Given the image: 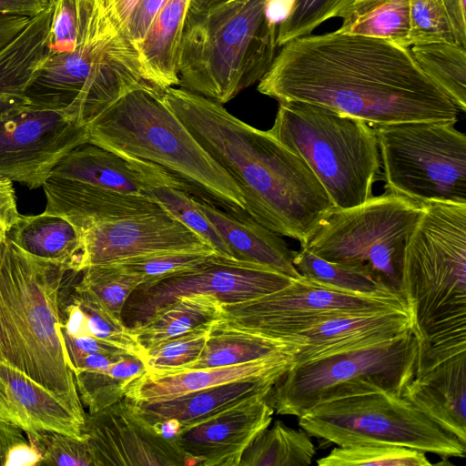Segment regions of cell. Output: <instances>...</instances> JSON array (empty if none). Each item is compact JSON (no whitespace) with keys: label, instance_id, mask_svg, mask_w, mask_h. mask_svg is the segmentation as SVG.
Here are the masks:
<instances>
[{"label":"cell","instance_id":"1","mask_svg":"<svg viewBox=\"0 0 466 466\" xmlns=\"http://www.w3.org/2000/svg\"><path fill=\"white\" fill-rule=\"evenodd\" d=\"M258 90L279 102L322 106L371 127L457 121L461 112L410 48L337 30L282 46Z\"/></svg>","mask_w":466,"mask_h":466},{"label":"cell","instance_id":"2","mask_svg":"<svg viewBox=\"0 0 466 466\" xmlns=\"http://www.w3.org/2000/svg\"><path fill=\"white\" fill-rule=\"evenodd\" d=\"M165 103L240 189L257 222L304 245L335 208L306 162L268 131L231 115L223 104L181 87Z\"/></svg>","mask_w":466,"mask_h":466},{"label":"cell","instance_id":"3","mask_svg":"<svg viewBox=\"0 0 466 466\" xmlns=\"http://www.w3.org/2000/svg\"><path fill=\"white\" fill-rule=\"evenodd\" d=\"M143 82L86 125L87 142L169 175L193 198L228 212L246 211L243 195L164 101Z\"/></svg>","mask_w":466,"mask_h":466},{"label":"cell","instance_id":"4","mask_svg":"<svg viewBox=\"0 0 466 466\" xmlns=\"http://www.w3.org/2000/svg\"><path fill=\"white\" fill-rule=\"evenodd\" d=\"M80 272L6 240L0 265V361L60 394L78 395L60 336V297Z\"/></svg>","mask_w":466,"mask_h":466},{"label":"cell","instance_id":"5","mask_svg":"<svg viewBox=\"0 0 466 466\" xmlns=\"http://www.w3.org/2000/svg\"><path fill=\"white\" fill-rule=\"evenodd\" d=\"M268 0H220L189 6L178 60V86L225 104L258 83L277 56Z\"/></svg>","mask_w":466,"mask_h":466},{"label":"cell","instance_id":"6","mask_svg":"<svg viewBox=\"0 0 466 466\" xmlns=\"http://www.w3.org/2000/svg\"><path fill=\"white\" fill-rule=\"evenodd\" d=\"M267 131L306 162L335 208L373 197L380 158L374 130L366 122L322 106L286 101L279 102Z\"/></svg>","mask_w":466,"mask_h":466},{"label":"cell","instance_id":"7","mask_svg":"<svg viewBox=\"0 0 466 466\" xmlns=\"http://www.w3.org/2000/svg\"><path fill=\"white\" fill-rule=\"evenodd\" d=\"M145 81L138 51L126 30L93 23L74 50L48 55L25 98L26 105L62 112L86 126Z\"/></svg>","mask_w":466,"mask_h":466},{"label":"cell","instance_id":"8","mask_svg":"<svg viewBox=\"0 0 466 466\" xmlns=\"http://www.w3.org/2000/svg\"><path fill=\"white\" fill-rule=\"evenodd\" d=\"M410 330L392 340L293 365L268 399L278 414L299 417L316 406L372 393L401 395L418 367Z\"/></svg>","mask_w":466,"mask_h":466},{"label":"cell","instance_id":"9","mask_svg":"<svg viewBox=\"0 0 466 466\" xmlns=\"http://www.w3.org/2000/svg\"><path fill=\"white\" fill-rule=\"evenodd\" d=\"M420 211V203L389 192L353 208H334L301 248L364 270L403 298L404 250Z\"/></svg>","mask_w":466,"mask_h":466},{"label":"cell","instance_id":"10","mask_svg":"<svg viewBox=\"0 0 466 466\" xmlns=\"http://www.w3.org/2000/svg\"><path fill=\"white\" fill-rule=\"evenodd\" d=\"M453 120L372 127L387 192L418 203L466 204V137Z\"/></svg>","mask_w":466,"mask_h":466},{"label":"cell","instance_id":"11","mask_svg":"<svg viewBox=\"0 0 466 466\" xmlns=\"http://www.w3.org/2000/svg\"><path fill=\"white\" fill-rule=\"evenodd\" d=\"M310 436L336 446L387 444L442 459L464 458L466 444L401 395L372 393L321 403L299 417Z\"/></svg>","mask_w":466,"mask_h":466},{"label":"cell","instance_id":"12","mask_svg":"<svg viewBox=\"0 0 466 466\" xmlns=\"http://www.w3.org/2000/svg\"><path fill=\"white\" fill-rule=\"evenodd\" d=\"M398 309L409 310L400 296L356 294L301 276L262 297L223 304L214 324L287 342L291 335L334 316Z\"/></svg>","mask_w":466,"mask_h":466},{"label":"cell","instance_id":"13","mask_svg":"<svg viewBox=\"0 0 466 466\" xmlns=\"http://www.w3.org/2000/svg\"><path fill=\"white\" fill-rule=\"evenodd\" d=\"M292 279L272 268L214 253L195 268L140 284L126 301L121 319L130 329L181 297L212 295L223 304H234L277 291Z\"/></svg>","mask_w":466,"mask_h":466},{"label":"cell","instance_id":"14","mask_svg":"<svg viewBox=\"0 0 466 466\" xmlns=\"http://www.w3.org/2000/svg\"><path fill=\"white\" fill-rule=\"evenodd\" d=\"M87 142L86 126L29 105L0 116V178L42 187L57 162Z\"/></svg>","mask_w":466,"mask_h":466},{"label":"cell","instance_id":"15","mask_svg":"<svg viewBox=\"0 0 466 466\" xmlns=\"http://www.w3.org/2000/svg\"><path fill=\"white\" fill-rule=\"evenodd\" d=\"M94 466H187L172 439L166 438L124 398L96 413H86L83 431Z\"/></svg>","mask_w":466,"mask_h":466},{"label":"cell","instance_id":"16","mask_svg":"<svg viewBox=\"0 0 466 466\" xmlns=\"http://www.w3.org/2000/svg\"><path fill=\"white\" fill-rule=\"evenodd\" d=\"M80 235L84 248L82 270L92 265L157 253L214 251L166 210L96 224Z\"/></svg>","mask_w":466,"mask_h":466},{"label":"cell","instance_id":"17","mask_svg":"<svg viewBox=\"0 0 466 466\" xmlns=\"http://www.w3.org/2000/svg\"><path fill=\"white\" fill-rule=\"evenodd\" d=\"M274 412L268 395L256 396L179 432L173 440L189 465L239 466L248 447L269 427Z\"/></svg>","mask_w":466,"mask_h":466},{"label":"cell","instance_id":"18","mask_svg":"<svg viewBox=\"0 0 466 466\" xmlns=\"http://www.w3.org/2000/svg\"><path fill=\"white\" fill-rule=\"evenodd\" d=\"M0 418L25 432L49 431L85 439L79 395L47 390L20 370L0 361Z\"/></svg>","mask_w":466,"mask_h":466},{"label":"cell","instance_id":"19","mask_svg":"<svg viewBox=\"0 0 466 466\" xmlns=\"http://www.w3.org/2000/svg\"><path fill=\"white\" fill-rule=\"evenodd\" d=\"M412 329L409 310L349 313L315 323L287 339L299 365L400 338Z\"/></svg>","mask_w":466,"mask_h":466},{"label":"cell","instance_id":"20","mask_svg":"<svg viewBox=\"0 0 466 466\" xmlns=\"http://www.w3.org/2000/svg\"><path fill=\"white\" fill-rule=\"evenodd\" d=\"M279 378H257L187 392L173 399L136 402L141 416L167 439L256 396L268 395Z\"/></svg>","mask_w":466,"mask_h":466},{"label":"cell","instance_id":"21","mask_svg":"<svg viewBox=\"0 0 466 466\" xmlns=\"http://www.w3.org/2000/svg\"><path fill=\"white\" fill-rule=\"evenodd\" d=\"M44 212L69 221L80 233L102 222L164 210L152 198L49 176L42 186Z\"/></svg>","mask_w":466,"mask_h":466},{"label":"cell","instance_id":"22","mask_svg":"<svg viewBox=\"0 0 466 466\" xmlns=\"http://www.w3.org/2000/svg\"><path fill=\"white\" fill-rule=\"evenodd\" d=\"M297 347L238 365L185 370L163 376L142 374L127 389L135 402H154L241 380L280 378L294 364Z\"/></svg>","mask_w":466,"mask_h":466},{"label":"cell","instance_id":"23","mask_svg":"<svg viewBox=\"0 0 466 466\" xmlns=\"http://www.w3.org/2000/svg\"><path fill=\"white\" fill-rule=\"evenodd\" d=\"M402 396L466 444V351L417 373Z\"/></svg>","mask_w":466,"mask_h":466},{"label":"cell","instance_id":"24","mask_svg":"<svg viewBox=\"0 0 466 466\" xmlns=\"http://www.w3.org/2000/svg\"><path fill=\"white\" fill-rule=\"evenodd\" d=\"M193 198L223 238L233 258L272 268L293 279L301 277L292 262L293 250L277 233L246 211L228 212Z\"/></svg>","mask_w":466,"mask_h":466},{"label":"cell","instance_id":"25","mask_svg":"<svg viewBox=\"0 0 466 466\" xmlns=\"http://www.w3.org/2000/svg\"><path fill=\"white\" fill-rule=\"evenodd\" d=\"M191 0H166L137 47L143 78L165 90L178 86V60Z\"/></svg>","mask_w":466,"mask_h":466},{"label":"cell","instance_id":"26","mask_svg":"<svg viewBox=\"0 0 466 466\" xmlns=\"http://www.w3.org/2000/svg\"><path fill=\"white\" fill-rule=\"evenodd\" d=\"M49 176L147 196L145 175L135 162L89 142L76 147L65 155Z\"/></svg>","mask_w":466,"mask_h":466},{"label":"cell","instance_id":"27","mask_svg":"<svg viewBox=\"0 0 466 466\" xmlns=\"http://www.w3.org/2000/svg\"><path fill=\"white\" fill-rule=\"evenodd\" d=\"M53 6L54 0L0 49V97L25 101L27 88L48 56Z\"/></svg>","mask_w":466,"mask_h":466},{"label":"cell","instance_id":"28","mask_svg":"<svg viewBox=\"0 0 466 466\" xmlns=\"http://www.w3.org/2000/svg\"><path fill=\"white\" fill-rule=\"evenodd\" d=\"M7 239L24 251L76 270H82L83 241L78 230L66 218L43 212L20 214Z\"/></svg>","mask_w":466,"mask_h":466},{"label":"cell","instance_id":"29","mask_svg":"<svg viewBox=\"0 0 466 466\" xmlns=\"http://www.w3.org/2000/svg\"><path fill=\"white\" fill-rule=\"evenodd\" d=\"M76 279L64 288L60 297V329L73 337H93L145 360L139 345L122 319L114 316L89 295L74 289Z\"/></svg>","mask_w":466,"mask_h":466},{"label":"cell","instance_id":"30","mask_svg":"<svg viewBox=\"0 0 466 466\" xmlns=\"http://www.w3.org/2000/svg\"><path fill=\"white\" fill-rule=\"evenodd\" d=\"M222 306L223 303L212 295L181 297L129 330L147 351L162 341L211 326L219 319Z\"/></svg>","mask_w":466,"mask_h":466},{"label":"cell","instance_id":"31","mask_svg":"<svg viewBox=\"0 0 466 466\" xmlns=\"http://www.w3.org/2000/svg\"><path fill=\"white\" fill-rule=\"evenodd\" d=\"M338 32L384 39L409 46L410 0H353L338 15Z\"/></svg>","mask_w":466,"mask_h":466},{"label":"cell","instance_id":"32","mask_svg":"<svg viewBox=\"0 0 466 466\" xmlns=\"http://www.w3.org/2000/svg\"><path fill=\"white\" fill-rule=\"evenodd\" d=\"M297 347L283 340L212 323L199 358L185 370L238 365Z\"/></svg>","mask_w":466,"mask_h":466},{"label":"cell","instance_id":"33","mask_svg":"<svg viewBox=\"0 0 466 466\" xmlns=\"http://www.w3.org/2000/svg\"><path fill=\"white\" fill-rule=\"evenodd\" d=\"M316 454L310 435L276 420L245 451L239 466H309Z\"/></svg>","mask_w":466,"mask_h":466},{"label":"cell","instance_id":"34","mask_svg":"<svg viewBox=\"0 0 466 466\" xmlns=\"http://www.w3.org/2000/svg\"><path fill=\"white\" fill-rule=\"evenodd\" d=\"M145 372L144 360L129 355L105 368L75 371L74 378L80 400L92 414L124 399L127 386Z\"/></svg>","mask_w":466,"mask_h":466},{"label":"cell","instance_id":"35","mask_svg":"<svg viewBox=\"0 0 466 466\" xmlns=\"http://www.w3.org/2000/svg\"><path fill=\"white\" fill-rule=\"evenodd\" d=\"M420 67L457 105L466 109V46L431 43L410 47Z\"/></svg>","mask_w":466,"mask_h":466},{"label":"cell","instance_id":"36","mask_svg":"<svg viewBox=\"0 0 466 466\" xmlns=\"http://www.w3.org/2000/svg\"><path fill=\"white\" fill-rule=\"evenodd\" d=\"M292 262L301 276L345 291L369 296L401 297L371 274L325 260L303 248L299 251H293Z\"/></svg>","mask_w":466,"mask_h":466},{"label":"cell","instance_id":"37","mask_svg":"<svg viewBox=\"0 0 466 466\" xmlns=\"http://www.w3.org/2000/svg\"><path fill=\"white\" fill-rule=\"evenodd\" d=\"M74 289L98 301L121 319L124 305L144 279L116 263L92 265L81 270Z\"/></svg>","mask_w":466,"mask_h":466},{"label":"cell","instance_id":"38","mask_svg":"<svg viewBox=\"0 0 466 466\" xmlns=\"http://www.w3.org/2000/svg\"><path fill=\"white\" fill-rule=\"evenodd\" d=\"M319 466H430L426 452L403 446L354 444L337 446L317 461Z\"/></svg>","mask_w":466,"mask_h":466},{"label":"cell","instance_id":"39","mask_svg":"<svg viewBox=\"0 0 466 466\" xmlns=\"http://www.w3.org/2000/svg\"><path fill=\"white\" fill-rule=\"evenodd\" d=\"M209 327L162 341L147 350L144 360L146 374L163 376L181 372L201 355Z\"/></svg>","mask_w":466,"mask_h":466},{"label":"cell","instance_id":"40","mask_svg":"<svg viewBox=\"0 0 466 466\" xmlns=\"http://www.w3.org/2000/svg\"><path fill=\"white\" fill-rule=\"evenodd\" d=\"M409 46L431 43L463 44L451 23L443 0H410Z\"/></svg>","mask_w":466,"mask_h":466},{"label":"cell","instance_id":"41","mask_svg":"<svg viewBox=\"0 0 466 466\" xmlns=\"http://www.w3.org/2000/svg\"><path fill=\"white\" fill-rule=\"evenodd\" d=\"M353 0H290L287 16L277 29V45L280 48L298 37L311 35L321 24L334 17Z\"/></svg>","mask_w":466,"mask_h":466},{"label":"cell","instance_id":"42","mask_svg":"<svg viewBox=\"0 0 466 466\" xmlns=\"http://www.w3.org/2000/svg\"><path fill=\"white\" fill-rule=\"evenodd\" d=\"M25 433L40 457L38 466H94L85 439L49 431Z\"/></svg>","mask_w":466,"mask_h":466},{"label":"cell","instance_id":"43","mask_svg":"<svg viewBox=\"0 0 466 466\" xmlns=\"http://www.w3.org/2000/svg\"><path fill=\"white\" fill-rule=\"evenodd\" d=\"M214 253V251L164 252L116 263L137 273L144 279V282H148L195 268L205 262Z\"/></svg>","mask_w":466,"mask_h":466},{"label":"cell","instance_id":"44","mask_svg":"<svg viewBox=\"0 0 466 466\" xmlns=\"http://www.w3.org/2000/svg\"><path fill=\"white\" fill-rule=\"evenodd\" d=\"M40 457L16 425L0 418V466L37 465Z\"/></svg>","mask_w":466,"mask_h":466},{"label":"cell","instance_id":"45","mask_svg":"<svg viewBox=\"0 0 466 466\" xmlns=\"http://www.w3.org/2000/svg\"><path fill=\"white\" fill-rule=\"evenodd\" d=\"M165 2L166 0L137 1L126 26L127 34L137 49L145 38V35L156 15Z\"/></svg>","mask_w":466,"mask_h":466},{"label":"cell","instance_id":"46","mask_svg":"<svg viewBox=\"0 0 466 466\" xmlns=\"http://www.w3.org/2000/svg\"><path fill=\"white\" fill-rule=\"evenodd\" d=\"M15 190L13 182L0 178V236L7 238V233L18 219Z\"/></svg>","mask_w":466,"mask_h":466},{"label":"cell","instance_id":"47","mask_svg":"<svg viewBox=\"0 0 466 466\" xmlns=\"http://www.w3.org/2000/svg\"><path fill=\"white\" fill-rule=\"evenodd\" d=\"M53 0H0V15L34 17L43 12Z\"/></svg>","mask_w":466,"mask_h":466},{"label":"cell","instance_id":"48","mask_svg":"<svg viewBox=\"0 0 466 466\" xmlns=\"http://www.w3.org/2000/svg\"><path fill=\"white\" fill-rule=\"evenodd\" d=\"M130 354L111 355L103 353H93L81 356L69 363L73 373L77 370L105 368L120 360H123Z\"/></svg>","mask_w":466,"mask_h":466},{"label":"cell","instance_id":"49","mask_svg":"<svg viewBox=\"0 0 466 466\" xmlns=\"http://www.w3.org/2000/svg\"><path fill=\"white\" fill-rule=\"evenodd\" d=\"M460 40L466 45V0H443Z\"/></svg>","mask_w":466,"mask_h":466},{"label":"cell","instance_id":"50","mask_svg":"<svg viewBox=\"0 0 466 466\" xmlns=\"http://www.w3.org/2000/svg\"><path fill=\"white\" fill-rule=\"evenodd\" d=\"M30 17L0 15V49L13 39L28 23Z\"/></svg>","mask_w":466,"mask_h":466},{"label":"cell","instance_id":"51","mask_svg":"<svg viewBox=\"0 0 466 466\" xmlns=\"http://www.w3.org/2000/svg\"><path fill=\"white\" fill-rule=\"evenodd\" d=\"M137 1L138 0H112L117 17L125 29Z\"/></svg>","mask_w":466,"mask_h":466},{"label":"cell","instance_id":"52","mask_svg":"<svg viewBox=\"0 0 466 466\" xmlns=\"http://www.w3.org/2000/svg\"><path fill=\"white\" fill-rule=\"evenodd\" d=\"M24 105L26 103L22 99L0 97V116Z\"/></svg>","mask_w":466,"mask_h":466},{"label":"cell","instance_id":"53","mask_svg":"<svg viewBox=\"0 0 466 466\" xmlns=\"http://www.w3.org/2000/svg\"><path fill=\"white\" fill-rule=\"evenodd\" d=\"M6 240H7V238H5L0 236V265H1V262H2V259H3V256H4V253H5Z\"/></svg>","mask_w":466,"mask_h":466},{"label":"cell","instance_id":"54","mask_svg":"<svg viewBox=\"0 0 466 466\" xmlns=\"http://www.w3.org/2000/svg\"><path fill=\"white\" fill-rule=\"evenodd\" d=\"M207 0H191L190 6H199L203 5Z\"/></svg>","mask_w":466,"mask_h":466},{"label":"cell","instance_id":"55","mask_svg":"<svg viewBox=\"0 0 466 466\" xmlns=\"http://www.w3.org/2000/svg\"><path fill=\"white\" fill-rule=\"evenodd\" d=\"M218 1H220V0H207L202 5H208V4H211L214 2H218Z\"/></svg>","mask_w":466,"mask_h":466}]
</instances>
